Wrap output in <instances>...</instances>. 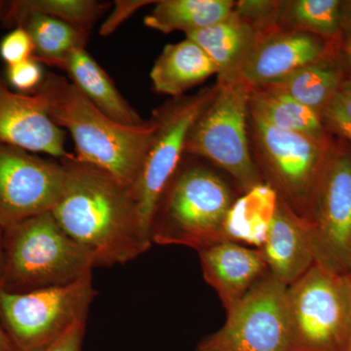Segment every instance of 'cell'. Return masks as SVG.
Wrapping results in <instances>:
<instances>
[{"instance_id": "cell-26", "label": "cell", "mask_w": 351, "mask_h": 351, "mask_svg": "<svg viewBox=\"0 0 351 351\" xmlns=\"http://www.w3.org/2000/svg\"><path fill=\"white\" fill-rule=\"evenodd\" d=\"M341 5L339 0L280 1L277 25L336 41L341 34Z\"/></svg>"}, {"instance_id": "cell-7", "label": "cell", "mask_w": 351, "mask_h": 351, "mask_svg": "<svg viewBox=\"0 0 351 351\" xmlns=\"http://www.w3.org/2000/svg\"><path fill=\"white\" fill-rule=\"evenodd\" d=\"M251 119L267 182L295 213L308 221L335 138H314L281 130L253 115Z\"/></svg>"}, {"instance_id": "cell-20", "label": "cell", "mask_w": 351, "mask_h": 351, "mask_svg": "<svg viewBox=\"0 0 351 351\" xmlns=\"http://www.w3.org/2000/svg\"><path fill=\"white\" fill-rule=\"evenodd\" d=\"M279 195L269 182H263L233 202L226 216V239L261 248L271 225Z\"/></svg>"}, {"instance_id": "cell-16", "label": "cell", "mask_w": 351, "mask_h": 351, "mask_svg": "<svg viewBox=\"0 0 351 351\" xmlns=\"http://www.w3.org/2000/svg\"><path fill=\"white\" fill-rule=\"evenodd\" d=\"M261 250L270 276L286 286L301 278L315 263L308 221L280 197Z\"/></svg>"}, {"instance_id": "cell-6", "label": "cell", "mask_w": 351, "mask_h": 351, "mask_svg": "<svg viewBox=\"0 0 351 351\" xmlns=\"http://www.w3.org/2000/svg\"><path fill=\"white\" fill-rule=\"evenodd\" d=\"M213 98L186 138L184 154L200 156L228 172L243 193L265 182L249 149L250 88L241 76L218 80Z\"/></svg>"}, {"instance_id": "cell-13", "label": "cell", "mask_w": 351, "mask_h": 351, "mask_svg": "<svg viewBox=\"0 0 351 351\" xmlns=\"http://www.w3.org/2000/svg\"><path fill=\"white\" fill-rule=\"evenodd\" d=\"M336 41L276 29L261 38L242 64L240 76L249 88L267 86L307 64L334 56Z\"/></svg>"}, {"instance_id": "cell-32", "label": "cell", "mask_w": 351, "mask_h": 351, "mask_svg": "<svg viewBox=\"0 0 351 351\" xmlns=\"http://www.w3.org/2000/svg\"><path fill=\"white\" fill-rule=\"evenodd\" d=\"M336 56L345 75L346 82L351 80V29H341L336 41Z\"/></svg>"}, {"instance_id": "cell-19", "label": "cell", "mask_w": 351, "mask_h": 351, "mask_svg": "<svg viewBox=\"0 0 351 351\" xmlns=\"http://www.w3.org/2000/svg\"><path fill=\"white\" fill-rule=\"evenodd\" d=\"M214 75H218V69L211 58L197 43L186 38L164 47L149 76L157 93L180 98Z\"/></svg>"}, {"instance_id": "cell-27", "label": "cell", "mask_w": 351, "mask_h": 351, "mask_svg": "<svg viewBox=\"0 0 351 351\" xmlns=\"http://www.w3.org/2000/svg\"><path fill=\"white\" fill-rule=\"evenodd\" d=\"M328 134L337 136L351 147V94L341 89L321 113Z\"/></svg>"}, {"instance_id": "cell-10", "label": "cell", "mask_w": 351, "mask_h": 351, "mask_svg": "<svg viewBox=\"0 0 351 351\" xmlns=\"http://www.w3.org/2000/svg\"><path fill=\"white\" fill-rule=\"evenodd\" d=\"M288 286L269 272L230 311L223 326L195 351H289Z\"/></svg>"}, {"instance_id": "cell-30", "label": "cell", "mask_w": 351, "mask_h": 351, "mask_svg": "<svg viewBox=\"0 0 351 351\" xmlns=\"http://www.w3.org/2000/svg\"><path fill=\"white\" fill-rule=\"evenodd\" d=\"M87 318L76 320L56 339L36 351H82Z\"/></svg>"}, {"instance_id": "cell-18", "label": "cell", "mask_w": 351, "mask_h": 351, "mask_svg": "<svg viewBox=\"0 0 351 351\" xmlns=\"http://www.w3.org/2000/svg\"><path fill=\"white\" fill-rule=\"evenodd\" d=\"M263 34L233 11L213 25L186 34L206 52L218 69V80L240 76L245 60Z\"/></svg>"}, {"instance_id": "cell-9", "label": "cell", "mask_w": 351, "mask_h": 351, "mask_svg": "<svg viewBox=\"0 0 351 351\" xmlns=\"http://www.w3.org/2000/svg\"><path fill=\"white\" fill-rule=\"evenodd\" d=\"M216 86L193 96L176 98L154 113L156 131L145 152L131 193L145 239L152 245V228L166 189L177 174L191 127L213 98Z\"/></svg>"}, {"instance_id": "cell-22", "label": "cell", "mask_w": 351, "mask_h": 351, "mask_svg": "<svg viewBox=\"0 0 351 351\" xmlns=\"http://www.w3.org/2000/svg\"><path fill=\"white\" fill-rule=\"evenodd\" d=\"M232 0H161L149 15L145 25L162 34L199 31L225 20L233 12Z\"/></svg>"}, {"instance_id": "cell-33", "label": "cell", "mask_w": 351, "mask_h": 351, "mask_svg": "<svg viewBox=\"0 0 351 351\" xmlns=\"http://www.w3.org/2000/svg\"><path fill=\"white\" fill-rule=\"evenodd\" d=\"M341 29H351V0L341 5Z\"/></svg>"}, {"instance_id": "cell-38", "label": "cell", "mask_w": 351, "mask_h": 351, "mask_svg": "<svg viewBox=\"0 0 351 351\" xmlns=\"http://www.w3.org/2000/svg\"><path fill=\"white\" fill-rule=\"evenodd\" d=\"M348 351H351V348H350V350H348Z\"/></svg>"}, {"instance_id": "cell-5", "label": "cell", "mask_w": 351, "mask_h": 351, "mask_svg": "<svg viewBox=\"0 0 351 351\" xmlns=\"http://www.w3.org/2000/svg\"><path fill=\"white\" fill-rule=\"evenodd\" d=\"M289 351H348L351 276L314 263L288 286Z\"/></svg>"}, {"instance_id": "cell-36", "label": "cell", "mask_w": 351, "mask_h": 351, "mask_svg": "<svg viewBox=\"0 0 351 351\" xmlns=\"http://www.w3.org/2000/svg\"><path fill=\"white\" fill-rule=\"evenodd\" d=\"M341 89L345 90V91L351 94V80H350V82H343V86H341Z\"/></svg>"}, {"instance_id": "cell-17", "label": "cell", "mask_w": 351, "mask_h": 351, "mask_svg": "<svg viewBox=\"0 0 351 351\" xmlns=\"http://www.w3.org/2000/svg\"><path fill=\"white\" fill-rule=\"evenodd\" d=\"M55 68L64 71L69 82L110 119L127 126L144 125L147 122L120 94L110 75L85 48L73 51Z\"/></svg>"}, {"instance_id": "cell-24", "label": "cell", "mask_w": 351, "mask_h": 351, "mask_svg": "<svg viewBox=\"0 0 351 351\" xmlns=\"http://www.w3.org/2000/svg\"><path fill=\"white\" fill-rule=\"evenodd\" d=\"M108 3L95 0H11L0 1V22L19 27L34 14L56 18L89 34Z\"/></svg>"}, {"instance_id": "cell-3", "label": "cell", "mask_w": 351, "mask_h": 351, "mask_svg": "<svg viewBox=\"0 0 351 351\" xmlns=\"http://www.w3.org/2000/svg\"><path fill=\"white\" fill-rule=\"evenodd\" d=\"M94 267L93 254L64 232L52 212L3 230L0 289L5 292L68 285L92 274Z\"/></svg>"}, {"instance_id": "cell-21", "label": "cell", "mask_w": 351, "mask_h": 351, "mask_svg": "<svg viewBox=\"0 0 351 351\" xmlns=\"http://www.w3.org/2000/svg\"><path fill=\"white\" fill-rule=\"evenodd\" d=\"M345 82V75L335 54L263 87L286 95L321 115Z\"/></svg>"}, {"instance_id": "cell-15", "label": "cell", "mask_w": 351, "mask_h": 351, "mask_svg": "<svg viewBox=\"0 0 351 351\" xmlns=\"http://www.w3.org/2000/svg\"><path fill=\"white\" fill-rule=\"evenodd\" d=\"M205 280L226 311L243 299L269 274L261 248L223 241L198 251Z\"/></svg>"}, {"instance_id": "cell-23", "label": "cell", "mask_w": 351, "mask_h": 351, "mask_svg": "<svg viewBox=\"0 0 351 351\" xmlns=\"http://www.w3.org/2000/svg\"><path fill=\"white\" fill-rule=\"evenodd\" d=\"M250 115L281 130L295 132L314 138L329 136L319 113L267 88H250Z\"/></svg>"}, {"instance_id": "cell-29", "label": "cell", "mask_w": 351, "mask_h": 351, "mask_svg": "<svg viewBox=\"0 0 351 351\" xmlns=\"http://www.w3.org/2000/svg\"><path fill=\"white\" fill-rule=\"evenodd\" d=\"M7 80L11 86L19 92L27 93L32 91L36 93L44 80L41 64L32 58L27 61L8 66Z\"/></svg>"}, {"instance_id": "cell-4", "label": "cell", "mask_w": 351, "mask_h": 351, "mask_svg": "<svg viewBox=\"0 0 351 351\" xmlns=\"http://www.w3.org/2000/svg\"><path fill=\"white\" fill-rule=\"evenodd\" d=\"M234 200L232 189L213 171L197 165L178 170L154 217L152 243L200 251L228 241L223 226Z\"/></svg>"}, {"instance_id": "cell-31", "label": "cell", "mask_w": 351, "mask_h": 351, "mask_svg": "<svg viewBox=\"0 0 351 351\" xmlns=\"http://www.w3.org/2000/svg\"><path fill=\"white\" fill-rule=\"evenodd\" d=\"M156 1H117L115 2L114 10L110 14L108 20L101 25L100 34L101 36H108L121 25L124 21L128 19L130 16L133 15L138 9L142 8L143 6L147 5L149 3H156Z\"/></svg>"}, {"instance_id": "cell-14", "label": "cell", "mask_w": 351, "mask_h": 351, "mask_svg": "<svg viewBox=\"0 0 351 351\" xmlns=\"http://www.w3.org/2000/svg\"><path fill=\"white\" fill-rule=\"evenodd\" d=\"M0 143L61 159L66 131L51 119L43 97L15 93L0 76Z\"/></svg>"}, {"instance_id": "cell-11", "label": "cell", "mask_w": 351, "mask_h": 351, "mask_svg": "<svg viewBox=\"0 0 351 351\" xmlns=\"http://www.w3.org/2000/svg\"><path fill=\"white\" fill-rule=\"evenodd\" d=\"M315 263L341 274L351 269V147L335 138L308 219Z\"/></svg>"}, {"instance_id": "cell-35", "label": "cell", "mask_w": 351, "mask_h": 351, "mask_svg": "<svg viewBox=\"0 0 351 351\" xmlns=\"http://www.w3.org/2000/svg\"><path fill=\"white\" fill-rule=\"evenodd\" d=\"M2 234H3V230L0 228V270H1V261H2Z\"/></svg>"}, {"instance_id": "cell-39", "label": "cell", "mask_w": 351, "mask_h": 351, "mask_svg": "<svg viewBox=\"0 0 351 351\" xmlns=\"http://www.w3.org/2000/svg\"><path fill=\"white\" fill-rule=\"evenodd\" d=\"M350 274H351V269H350Z\"/></svg>"}, {"instance_id": "cell-1", "label": "cell", "mask_w": 351, "mask_h": 351, "mask_svg": "<svg viewBox=\"0 0 351 351\" xmlns=\"http://www.w3.org/2000/svg\"><path fill=\"white\" fill-rule=\"evenodd\" d=\"M59 160L66 180L53 216L69 237L93 254L96 267L124 265L149 250L130 189L73 154Z\"/></svg>"}, {"instance_id": "cell-28", "label": "cell", "mask_w": 351, "mask_h": 351, "mask_svg": "<svg viewBox=\"0 0 351 351\" xmlns=\"http://www.w3.org/2000/svg\"><path fill=\"white\" fill-rule=\"evenodd\" d=\"M0 56L7 66L21 63L34 58L31 36L24 27H17L0 41Z\"/></svg>"}, {"instance_id": "cell-34", "label": "cell", "mask_w": 351, "mask_h": 351, "mask_svg": "<svg viewBox=\"0 0 351 351\" xmlns=\"http://www.w3.org/2000/svg\"><path fill=\"white\" fill-rule=\"evenodd\" d=\"M0 351H16L12 341L0 323Z\"/></svg>"}, {"instance_id": "cell-8", "label": "cell", "mask_w": 351, "mask_h": 351, "mask_svg": "<svg viewBox=\"0 0 351 351\" xmlns=\"http://www.w3.org/2000/svg\"><path fill=\"white\" fill-rule=\"evenodd\" d=\"M96 291L92 274L68 285L8 293L0 289V323L16 351H36L87 318Z\"/></svg>"}, {"instance_id": "cell-25", "label": "cell", "mask_w": 351, "mask_h": 351, "mask_svg": "<svg viewBox=\"0 0 351 351\" xmlns=\"http://www.w3.org/2000/svg\"><path fill=\"white\" fill-rule=\"evenodd\" d=\"M34 45V59L56 66L71 52L85 48L89 34L56 18L34 14L23 21Z\"/></svg>"}, {"instance_id": "cell-12", "label": "cell", "mask_w": 351, "mask_h": 351, "mask_svg": "<svg viewBox=\"0 0 351 351\" xmlns=\"http://www.w3.org/2000/svg\"><path fill=\"white\" fill-rule=\"evenodd\" d=\"M61 161L0 143V228L52 212L63 193Z\"/></svg>"}, {"instance_id": "cell-37", "label": "cell", "mask_w": 351, "mask_h": 351, "mask_svg": "<svg viewBox=\"0 0 351 351\" xmlns=\"http://www.w3.org/2000/svg\"><path fill=\"white\" fill-rule=\"evenodd\" d=\"M351 276V274H350ZM351 348V334H350V348ZM350 348H348V350H350Z\"/></svg>"}, {"instance_id": "cell-2", "label": "cell", "mask_w": 351, "mask_h": 351, "mask_svg": "<svg viewBox=\"0 0 351 351\" xmlns=\"http://www.w3.org/2000/svg\"><path fill=\"white\" fill-rule=\"evenodd\" d=\"M36 92L51 119L71 134L75 158L132 191L156 131L154 117L144 125L120 124L95 107L66 77L55 73L46 76Z\"/></svg>"}]
</instances>
